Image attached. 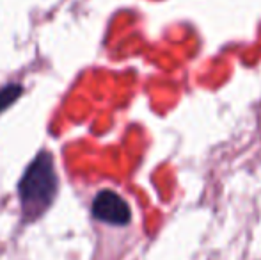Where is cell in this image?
I'll return each instance as SVG.
<instances>
[{"instance_id":"1","label":"cell","mask_w":261,"mask_h":260,"mask_svg":"<svg viewBox=\"0 0 261 260\" xmlns=\"http://www.w3.org/2000/svg\"><path fill=\"white\" fill-rule=\"evenodd\" d=\"M16 191L25 223L38 221L52 207L59 191V177L48 150H41L25 168Z\"/></svg>"},{"instance_id":"2","label":"cell","mask_w":261,"mask_h":260,"mask_svg":"<svg viewBox=\"0 0 261 260\" xmlns=\"http://www.w3.org/2000/svg\"><path fill=\"white\" fill-rule=\"evenodd\" d=\"M91 214L96 221L110 226H126L132 221V208L123 196L116 191L103 189L93 200Z\"/></svg>"},{"instance_id":"3","label":"cell","mask_w":261,"mask_h":260,"mask_svg":"<svg viewBox=\"0 0 261 260\" xmlns=\"http://www.w3.org/2000/svg\"><path fill=\"white\" fill-rule=\"evenodd\" d=\"M21 94H23V86L21 84L11 82L6 84L4 87H0V114L6 112L9 107H13Z\"/></svg>"}]
</instances>
